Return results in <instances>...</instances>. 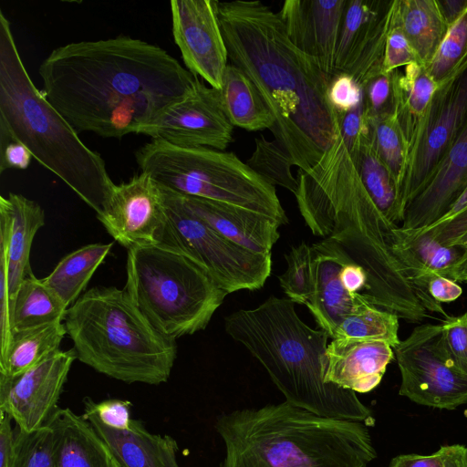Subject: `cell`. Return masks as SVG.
<instances>
[{"label":"cell","mask_w":467,"mask_h":467,"mask_svg":"<svg viewBox=\"0 0 467 467\" xmlns=\"http://www.w3.org/2000/svg\"><path fill=\"white\" fill-rule=\"evenodd\" d=\"M38 72L45 97L72 128L103 138L138 134L198 78L163 48L122 36L58 47Z\"/></svg>","instance_id":"6da1fadb"},{"label":"cell","mask_w":467,"mask_h":467,"mask_svg":"<svg viewBox=\"0 0 467 467\" xmlns=\"http://www.w3.org/2000/svg\"><path fill=\"white\" fill-rule=\"evenodd\" d=\"M217 14L228 60L263 95L275 119L274 140L307 171L340 135L328 99L332 78L291 42L279 14L261 1H217Z\"/></svg>","instance_id":"7a4b0ae2"},{"label":"cell","mask_w":467,"mask_h":467,"mask_svg":"<svg viewBox=\"0 0 467 467\" xmlns=\"http://www.w3.org/2000/svg\"><path fill=\"white\" fill-rule=\"evenodd\" d=\"M295 302L274 296L224 318L227 334L265 368L285 401L317 415L374 426L372 411L355 391L325 381L328 335L298 317Z\"/></svg>","instance_id":"3957f363"},{"label":"cell","mask_w":467,"mask_h":467,"mask_svg":"<svg viewBox=\"0 0 467 467\" xmlns=\"http://www.w3.org/2000/svg\"><path fill=\"white\" fill-rule=\"evenodd\" d=\"M220 467H367L376 456L368 427L322 417L287 401L223 413Z\"/></svg>","instance_id":"277c9868"},{"label":"cell","mask_w":467,"mask_h":467,"mask_svg":"<svg viewBox=\"0 0 467 467\" xmlns=\"http://www.w3.org/2000/svg\"><path fill=\"white\" fill-rule=\"evenodd\" d=\"M0 125L46 169L61 179L97 214L115 183L103 158L48 102L29 77L10 23L0 11Z\"/></svg>","instance_id":"5b68a950"},{"label":"cell","mask_w":467,"mask_h":467,"mask_svg":"<svg viewBox=\"0 0 467 467\" xmlns=\"http://www.w3.org/2000/svg\"><path fill=\"white\" fill-rule=\"evenodd\" d=\"M77 358L126 383L159 385L171 375L175 339L160 333L126 289L93 287L70 306L64 319Z\"/></svg>","instance_id":"8992f818"},{"label":"cell","mask_w":467,"mask_h":467,"mask_svg":"<svg viewBox=\"0 0 467 467\" xmlns=\"http://www.w3.org/2000/svg\"><path fill=\"white\" fill-rule=\"evenodd\" d=\"M126 272L134 304L172 339L204 329L228 295L204 267L162 244L129 249Z\"/></svg>","instance_id":"52a82bcc"},{"label":"cell","mask_w":467,"mask_h":467,"mask_svg":"<svg viewBox=\"0 0 467 467\" xmlns=\"http://www.w3.org/2000/svg\"><path fill=\"white\" fill-rule=\"evenodd\" d=\"M135 156L141 171L164 189L260 213L281 225L288 223L275 187L233 152L152 140Z\"/></svg>","instance_id":"ba28073f"},{"label":"cell","mask_w":467,"mask_h":467,"mask_svg":"<svg viewBox=\"0 0 467 467\" xmlns=\"http://www.w3.org/2000/svg\"><path fill=\"white\" fill-rule=\"evenodd\" d=\"M162 190L166 223L159 244L197 262L228 294L264 286L271 274V254L254 253L226 239L195 215L180 194Z\"/></svg>","instance_id":"9c48e42d"},{"label":"cell","mask_w":467,"mask_h":467,"mask_svg":"<svg viewBox=\"0 0 467 467\" xmlns=\"http://www.w3.org/2000/svg\"><path fill=\"white\" fill-rule=\"evenodd\" d=\"M393 349L401 377L400 395L437 409L467 403V374L451 358L441 324L416 327Z\"/></svg>","instance_id":"30bf717a"},{"label":"cell","mask_w":467,"mask_h":467,"mask_svg":"<svg viewBox=\"0 0 467 467\" xmlns=\"http://www.w3.org/2000/svg\"><path fill=\"white\" fill-rule=\"evenodd\" d=\"M467 118V63L439 85L409 152L400 189L403 215L427 185Z\"/></svg>","instance_id":"8fae6325"},{"label":"cell","mask_w":467,"mask_h":467,"mask_svg":"<svg viewBox=\"0 0 467 467\" xmlns=\"http://www.w3.org/2000/svg\"><path fill=\"white\" fill-rule=\"evenodd\" d=\"M233 130L223 110L219 90L208 88L197 78L183 99L163 109L138 134L182 148L224 150L232 141Z\"/></svg>","instance_id":"7c38bea8"},{"label":"cell","mask_w":467,"mask_h":467,"mask_svg":"<svg viewBox=\"0 0 467 467\" xmlns=\"http://www.w3.org/2000/svg\"><path fill=\"white\" fill-rule=\"evenodd\" d=\"M76 358L74 348L59 349L16 377L0 375V410L9 415L21 431L33 432L47 426L58 409Z\"/></svg>","instance_id":"4fadbf2b"},{"label":"cell","mask_w":467,"mask_h":467,"mask_svg":"<svg viewBox=\"0 0 467 467\" xmlns=\"http://www.w3.org/2000/svg\"><path fill=\"white\" fill-rule=\"evenodd\" d=\"M392 3L384 0H348L333 76L349 74L364 90L370 79L383 73L384 48L391 23Z\"/></svg>","instance_id":"5bb4252c"},{"label":"cell","mask_w":467,"mask_h":467,"mask_svg":"<svg viewBox=\"0 0 467 467\" xmlns=\"http://www.w3.org/2000/svg\"><path fill=\"white\" fill-rule=\"evenodd\" d=\"M97 218L115 241L128 250L159 244L166 223L161 186L148 173L114 185Z\"/></svg>","instance_id":"9a60e30c"},{"label":"cell","mask_w":467,"mask_h":467,"mask_svg":"<svg viewBox=\"0 0 467 467\" xmlns=\"http://www.w3.org/2000/svg\"><path fill=\"white\" fill-rule=\"evenodd\" d=\"M172 35L188 70L221 89L228 65L217 0L171 1Z\"/></svg>","instance_id":"2e32d148"},{"label":"cell","mask_w":467,"mask_h":467,"mask_svg":"<svg viewBox=\"0 0 467 467\" xmlns=\"http://www.w3.org/2000/svg\"><path fill=\"white\" fill-rule=\"evenodd\" d=\"M348 0H286L278 12L291 42L334 73L335 56Z\"/></svg>","instance_id":"e0dca14e"},{"label":"cell","mask_w":467,"mask_h":467,"mask_svg":"<svg viewBox=\"0 0 467 467\" xmlns=\"http://www.w3.org/2000/svg\"><path fill=\"white\" fill-rule=\"evenodd\" d=\"M312 282L306 307L320 329L333 338L340 322L365 298L350 294L340 279L342 267L352 260L335 241L325 238L311 245Z\"/></svg>","instance_id":"ac0fdd59"},{"label":"cell","mask_w":467,"mask_h":467,"mask_svg":"<svg viewBox=\"0 0 467 467\" xmlns=\"http://www.w3.org/2000/svg\"><path fill=\"white\" fill-rule=\"evenodd\" d=\"M467 186V118L427 185L408 206L400 228L420 230L440 220Z\"/></svg>","instance_id":"d6986e66"},{"label":"cell","mask_w":467,"mask_h":467,"mask_svg":"<svg viewBox=\"0 0 467 467\" xmlns=\"http://www.w3.org/2000/svg\"><path fill=\"white\" fill-rule=\"evenodd\" d=\"M394 358L384 341L332 339L325 351V381L355 392L367 393L381 381Z\"/></svg>","instance_id":"ffe728a7"},{"label":"cell","mask_w":467,"mask_h":467,"mask_svg":"<svg viewBox=\"0 0 467 467\" xmlns=\"http://www.w3.org/2000/svg\"><path fill=\"white\" fill-rule=\"evenodd\" d=\"M181 197L195 215L226 239L254 253L272 254L280 236L276 220L202 198Z\"/></svg>","instance_id":"44dd1931"},{"label":"cell","mask_w":467,"mask_h":467,"mask_svg":"<svg viewBox=\"0 0 467 467\" xmlns=\"http://www.w3.org/2000/svg\"><path fill=\"white\" fill-rule=\"evenodd\" d=\"M88 420L106 442L121 467H180L178 444L169 435L148 431L141 421L131 420L130 430L105 426L95 414L84 410Z\"/></svg>","instance_id":"7402d4cb"},{"label":"cell","mask_w":467,"mask_h":467,"mask_svg":"<svg viewBox=\"0 0 467 467\" xmlns=\"http://www.w3.org/2000/svg\"><path fill=\"white\" fill-rule=\"evenodd\" d=\"M48 424L57 436L56 467H121L92 425L70 409L58 408Z\"/></svg>","instance_id":"603a6c76"},{"label":"cell","mask_w":467,"mask_h":467,"mask_svg":"<svg viewBox=\"0 0 467 467\" xmlns=\"http://www.w3.org/2000/svg\"><path fill=\"white\" fill-rule=\"evenodd\" d=\"M0 206L11 218V234L7 244V263L10 299L15 296L20 284L32 275L30 252L34 237L45 224V212L36 202L10 192L0 196Z\"/></svg>","instance_id":"cb8c5ba5"},{"label":"cell","mask_w":467,"mask_h":467,"mask_svg":"<svg viewBox=\"0 0 467 467\" xmlns=\"http://www.w3.org/2000/svg\"><path fill=\"white\" fill-rule=\"evenodd\" d=\"M438 87L420 63L408 65L403 71L392 72L393 114L405 138L408 152Z\"/></svg>","instance_id":"d4e9b609"},{"label":"cell","mask_w":467,"mask_h":467,"mask_svg":"<svg viewBox=\"0 0 467 467\" xmlns=\"http://www.w3.org/2000/svg\"><path fill=\"white\" fill-rule=\"evenodd\" d=\"M219 92L223 110L234 127L249 131L274 127L275 117L263 95L240 67L227 65Z\"/></svg>","instance_id":"484cf974"},{"label":"cell","mask_w":467,"mask_h":467,"mask_svg":"<svg viewBox=\"0 0 467 467\" xmlns=\"http://www.w3.org/2000/svg\"><path fill=\"white\" fill-rule=\"evenodd\" d=\"M393 7L397 24L426 66L449 27L438 0H396Z\"/></svg>","instance_id":"4316f807"},{"label":"cell","mask_w":467,"mask_h":467,"mask_svg":"<svg viewBox=\"0 0 467 467\" xmlns=\"http://www.w3.org/2000/svg\"><path fill=\"white\" fill-rule=\"evenodd\" d=\"M67 334L63 321L12 333L5 351L0 354V375L16 377L59 350Z\"/></svg>","instance_id":"83f0119b"},{"label":"cell","mask_w":467,"mask_h":467,"mask_svg":"<svg viewBox=\"0 0 467 467\" xmlns=\"http://www.w3.org/2000/svg\"><path fill=\"white\" fill-rule=\"evenodd\" d=\"M112 244H90L69 253L43 282L69 307L79 298L95 271L109 254Z\"/></svg>","instance_id":"f1b7e54d"},{"label":"cell","mask_w":467,"mask_h":467,"mask_svg":"<svg viewBox=\"0 0 467 467\" xmlns=\"http://www.w3.org/2000/svg\"><path fill=\"white\" fill-rule=\"evenodd\" d=\"M67 308L43 279L32 274L22 281L11 300L12 333L64 321Z\"/></svg>","instance_id":"f546056e"},{"label":"cell","mask_w":467,"mask_h":467,"mask_svg":"<svg viewBox=\"0 0 467 467\" xmlns=\"http://www.w3.org/2000/svg\"><path fill=\"white\" fill-rule=\"evenodd\" d=\"M351 155L355 160L360 180L379 212L392 223H402L400 188L393 175L377 154L370 135L364 140L358 150L352 152Z\"/></svg>","instance_id":"4dcf8cb0"},{"label":"cell","mask_w":467,"mask_h":467,"mask_svg":"<svg viewBox=\"0 0 467 467\" xmlns=\"http://www.w3.org/2000/svg\"><path fill=\"white\" fill-rule=\"evenodd\" d=\"M399 317L364 299L337 326L332 339L378 340L392 348L400 343Z\"/></svg>","instance_id":"1f68e13d"},{"label":"cell","mask_w":467,"mask_h":467,"mask_svg":"<svg viewBox=\"0 0 467 467\" xmlns=\"http://www.w3.org/2000/svg\"><path fill=\"white\" fill-rule=\"evenodd\" d=\"M368 119L373 146L398 183L400 203V189L407 170L409 155L405 138L393 113Z\"/></svg>","instance_id":"d6a6232c"},{"label":"cell","mask_w":467,"mask_h":467,"mask_svg":"<svg viewBox=\"0 0 467 467\" xmlns=\"http://www.w3.org/2000/svg\"><path fill=\"white\" fill-rule=\"evenodd\" d=\"M14 431L8 467H56L57 436L50 424L33 432Z\"/></svg>","instance_id":"836d02e7"},{"label":"cell","mask_w":467,"mask_h":467,"mask_svg":"<svg viewBox=\"0 0 467 467\" xmlns=\"http://www.w3.org/2000/svg\"><path fill=\"white\" fill-rule=\"evenodd\" d=\"M254 142V150L245 163L272 186H281L295 195L298 181L292 174L293 162L285 150L275 140H267L264 136Z\"/></svg>","instance_id":"e575fe53"},{"label":"cell","mask_w":467,"mask_h":467,"mask_svg":"<svg viewBox=\"0 0 467 467\" xmlns=\"http://www.w3.org/2000/svg\"><path fill=\"white\" fill-rule=\"evenodd\" d=\"M467 63V8L448 27L435 53L424 66L433 80L441 85Z\"/></svg>","instance_id":"d590c367"},{"label":"cell","mask_w":467,"mask_h":467,"mask_svg":"<svg viewBox=\"0 0 467 467\" xmlns=\"http://www.w3.org/2000/svg\"><path fill=\"white\" fill-rule=\"evenodd\" d=\"M286 270L280 275L281 288L290 300L306 306L312 280V247L302 242L285 255Z\"/></svg>","instance_id":"8d00e7d4"},{"label":"cell","mask_w":467,"mask_h":467,"mask_svg":"<svg viewBox=\"0 0 467 467\" xmlns=\"http://www.w3.org/2000/svg\"><path fill=\"white\" fill-rule=\"evenodd\" d=\"M399 232L426 268L435 275L449 277L451 268L463 252L462 247L443 244L429 234H410L400 226Z\"/></svg>","instance_id":"74e56055"},{"label":"cell","mask_w":467,"mask_h":467,"mask_svg":"<svg viewBox=\"0 0 467 467\" xmlns=\"http://www.w3.org/2000/svg\"><path fill=\"white\" fill-rule=\"evenodd\" d=\"M11 218L5 210L0 211V354L11 340V299L9 293L7 244L11 234Z\"/></svg>","instance_id":"f35d334b"},{"label":"cell","mask_w":467,"mask_h":467,"mask_svg":"<svg viewBox=\"0 0 467 467\" xmlns=\"http://www.w3.org/2000/svg\"><path fill=\"white\" fill-rule=\"evenodd\" d=\"M393 3L391 23L386 38L382 64V72L385 74L412 63L420 64L415 51L396 22Z\"/></svg>","instance_id":"ab89813d"},{"label":"cell","mask_w":467,"mask_h":467,"mask_svg":"<svg viewBox=\"0 0 467 467\" xmlns=\"http://www.w3.org/2000/svg\"><path fill=\"white\" fill-rule=\"evenodd\" d=\"M365 112L368 119L393 113L392 72L381 73L364 88Z\"/></svg>","instance_id":"60d3db41"},{"label":"cell","mask_w":467,"mask_h":467,"mask_svg":"<svg viewBox=\"0 0 467 467\" xmlns=\"http://www.w3.org/2000/svg\"><path fill=\"white\" fill-rule=\"evenodd\" d=\"M328 99L338 114H344L364 101V90L351 75L339 73L333 76L330 81Z\"/></svg>","instance_id":"b9f144b4"},{"label":"cell","mask_w":467,"mask_h":467,"mask_svg":"<svg viewBox=\"0 0 467 467\" xmlns=\"http://www.w3.org/2000/svg\"><path fill=\"white\" fill-rule=\"evenodd\" d=\"M83 403L84 410L95 414L105 426L117 430H130L132 420L130 401L109 399L97 403L86 397Z\"/></svg>","instance_id":"7bdbcfd3"},{"label":"cell","mask_w":467,"mask_h":467,"mask_svg":"<svg viewBox=\"0 0 467 467\" xmlns=\"http://www.w3.org/2000/svg\"><path fill=\"white\" fill-rule=\"evenodd\" d=\"M441 326L445 346L451 358L467 374V313L449 317Z\"/></svg>","instance_id":"ee69618b"},{"label":"cell","mask_w":467,"mask_h":467,"mask_svg":"<svg viewBox=\"0 0 467 467\" xmlns=\"http://www.w3.org/2000/svg\"><path fill=\"white\" fill-rule=\"evenodd\" d=\"M340 136L349 152H356L370 135V123L365 112L364 101L355 109L339 114Z\"/></svg>","instance_id":"f6af8a7d"},{"label":"cell","mask_w":467,"mask_h":467,"mask_svg":"<svg viewBox=\"0 0 467 467\" xmlns=\"http://www.w3.org/2000/svg\"><path fill=\"white\" fill-rule=\"evenodd\" d=\"M32 158L29 150L0 125V173L9 169L26 170Z\"/></svg>","instance_id":"bcb514c9"},{"label":"cell","mask_w":467,"mask_h":467,"mask_svg":"<svg viewBox=\"0 0 467 467\" xmlns=\"http://www.w3.org/2000/svg\"><path fill=\"white\" fill-rule=\"evenodd\" d=\"M430 296L439 303H449L456 300L462 293V287L452 279L435 275L428 282Z\"/></svg>","instance_id":"7dc6e473"},{"label":"cell","mask_w":467,"mask_h":467,"mask_svg":"<svg viewBox=\"0 0 467 467\" xmlns=\"http://www.w3.org/2000/svg\"><path fill=\"white\" fill-rule=\"evenodd\" d=\"M406 233L410 234H429L440 243L449 245L456 238L467 233V209L451 223L437 229L418 234Z\"/></svg>","instance_id":"c3c4849f"},{"label":"cell","mask_w":467,"mask_h":467,"mask_svg":"<svg viewBox=\"0 0 467 467\" xmlns=\"http://www.w3.org/2000/svg\"><path fill=\"white\" fill-rule=\"evenodd\" d=\"M340 279L346 290L350 294L362 293L368 283L365 270L353 260L342 267Z\"/></svg>","instance_id":"681fc988"},{"label":"cell","mask_w":467,"mask_h":467,"mask_svg":"<svg viewBox=\"0 0 467 467\" xmlns=\"http://www.w3.org/2000/svg\"><path fill=\"white\" fill-rule=\"evenodd\" d=\"M389 467H443L442 449L430 455H399L392 459Z\"/></svg>","instance_id":"f907efd6"},{"label":"cell","mask_w":467,"mask_h":467,"mask_svg":"<svg viewBox=\"0 0 467 467\" xmlns=\"http://www.w3.org/2000/svg\"><path fill=\"white\" fill-rule=\"evenodd\" d=\"M466 209H467V186L461 192V194L458 196V198L453 202V203L451 205V207L449 208L447 213L440 220H438L434 223H432L423 229L404 230V231L412 233V234H418V233H423V232H428V231L437 229L439 227H441V226L451 223L452 220H454L456 217H458L462 213H463Z\"/></svg>","instance_id":"816d5d0a"},{"label":"cell","mask_w":467,"mask_h":467,"mask_svg":"<svg viewBox=\"0 0 467 467\" xmlns=\"http://www.w3.org/2000/svg\"><path fill=\"white\" fill-rule=\"evenodd\" d=\"M443 452V467H467V448L454 444L441 447Z\"/></svg>","instance_id":"f5cc1de1"},{"label":"cell","mask_w":467,"mask_h":467,"mask_svg":"<svg viewBox=\"0 0 467 467\" xmlns=\"http://www.w3.org/2000/svg\"><path fill=\"white\" fill-rule=\"evenodd\" d=\"M448 26H451L467 8V0H438Z\"/></svg>","instance_id":"db71d44e"},{"label":"cell","mask_w":467,"mask_h":467,"mask_svg":"<svg viewBox=\"0 0 467 467\" xmlns=\"http://www.w3.org/2000/svg\"><path fill=\"white\" fill-rule=\"evenodd\" d=\"M461 247H462L463 252L457 263L451 268L448 278H451L455 282L459 281L467 283V245Z\"/></svg>","instance_id":"11a10c76"},{"label":"cell","mask_w":467,"mask_h":467,"mask_svg":"<svg viewBox=\"0 0 467 467\" xmlns=\"http://www.w3.org/2000/svg\"><path fill=\"white\" fill-rule=\"evenodd\" d=\"M449 245H459V246L467 245V233L462 234V236L456 238Z\"/></svg>","instance_id":"9f6ffc18"}]
</instances>
